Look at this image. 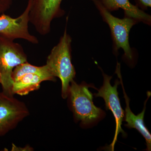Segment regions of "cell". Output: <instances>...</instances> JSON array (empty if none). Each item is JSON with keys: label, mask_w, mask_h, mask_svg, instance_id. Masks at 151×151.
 I'll list each match as a JSON object with an SVG mask.
<instances>
[{"label": "cell", "mask_w": 151, "mask_h": 151, "mask_svg": "<svg viewBox=\"0 0 151 151\" xmlns=\"http://www.w3.org/2000/svg\"><path fill=\"white\" fill-rule=\"evenodd\" d=\"M65 28L59 42L47 57L46 64L52 75L61 80V95L65 99L68 97L70 82L76 75L75 69L71 62L72 40Z\"/></svg>", "instance_id": "6da1fadb"}, {"label": "cell", "mask_w": 151, "mask_h": 151, "mask_svg": "<svg viewBox=\"0 0 151 151\" xmlns=\"http://www.w3.org/2000/svg\"><path fill=\"white\" fill-rule=\"evenodd\" d=\"M89 87L92 86L84 82L78 84L73 80L70 82L68 95L75 119L86 126L97 122L103 113L100 108L94 105Z\"/></svg>", "instance_id": "7a4b0ae2"}, {"label": "cell", "mask_w": 151, "mask_h": 151, "mask_svg": "<svg viewBox=\"0 0 151 151\" xmlns=\"http://www.w3.org/2000/svg\"><path fill=\"white\" fill-rule=\"evenodd\" d=\"M13 40L0 35V74L2 92L13 96L12 73L17 66L27 62V55L22 47Z\"/></svg>", "instance_id": "3957f363"}, {"label": "cell", "mask_w": 151, "mask_h": 151, "mask_svg": "<svg viewBox=\"0 0 151 151\" xmlns=\"http://www.w3.org/2000/svg\"><path fill=\"white\" fill-rule=\"evenodd\" d=\"M103 20L108 24L111 29L115 50L122 48L125 56L130 60L133 59V53L129 43V34L132 27L137 21L132 18L126 17L120 19L113 16L101 2L100 0H92Z\"/></svg>", "instance_id": "277c9868"}, {"label": "cell", "mask_w": 151, "mask_h": 151, "mask_svg": "<svg viewBox=\"0 0 151 151\" xmlns=\"http://www.w3.org/2000/svg\"><path fill=\"white\" fill-rule=\"evenodd\" d=\"M63 0H32L29 14V22L42 35L48 34L52 22L62 17L64 11L60 7Z\"/></svg>", "instance_id": "5b68a950"}, {"label": "cell", "mask_w": 151, "mask_h": 151, "mask_svg": "<svg viewBox=\"0 0 151 151\" xmlns=\"http://www.w3.org/2000/svg\"><path fill=\"white\" fill-rule=\"evenodd\" d=\"M29 113L23 102L0 92V137L14 129Z\"/></svg>", "instance_id": "8992f818"}, {"label": "cell", "mask_w": 151, "mask_h": 151, "mask_svg": "<svg viewBox=\"0 0 151 151\" xmlns=\"http://www.w3.org/2000/svg\"><path fill=\"white\" fill-rule=\"evenodd\" d=\"M32 0H29L23 12L16 18L4 13L0 16V35L15 40L23 39L33 44H37L39 40L36 37L30 33L29 30V14Z\"/></svg>", "instance_id": "52a82bcc"}, {"label": "cell", "mask_w": 151, "mask_h": 151, "mask_svg": "<svg viewBox=\"0 0 151 151\" xmlns=\"http://www.w3.org/2000/svg\"><path fill=\"white\" fill-rule=\"evenodd\" d=\"M102 71L103 76V85L99 90L98 92L94 95L96 97H101L105 100V107L107 110H110L113 113L116 123V132L114 139L111 147L112 150H113L115 143L117 141V137L120 133H122L124 137L126 134L122 129V123L124 121V112L121 107L119 94L117 91L118 86L120 84V81L116 80L115 85L112 86L111 81L112 76H109Z\"/></svg>", "instance_id": "ba28073f"}, {"label": "cell", "mask_w": 151, "mask_h": 151, "mask_svg": "<svg viewBox=\"0 0 151 151\" xmlns=\"http://www.w3.org/2000/svg\"><path fill=\"white\" fill-rule=\"evenodd\" d=\"M117 68H116V73L118 76V77L120 78V83L122 84V87L124 91V97L125 98L126 103V112H125V118L124 121L127 123L125 124V126L129 128H133L137 130L142 134L146 140L147 149L146 150L150 151L151 150V135L148 130L147 129L145 125L144 122V116L145 112L146 104L147 101L151 96V92H148L147 98L146 100L144 103V109L142 113L135 115L132 113L129 107V99L127 96L125 90L123 81H122V75L120 72V64H117Z\"/></svg>", "instance_id": "9c48e42d"}, {"label": "cell", "mask_w": 151, "mask_h": 151, "mask_svg": "<svg viewBox=\"0 0 151 151\" xmlns=\"http://www.w3.org/2000/svg\"><path fill=\"white\" fill-rule=\"evenodd\" d=\"M101 2L109 12L118 10L119 9L124 10L126 17L132 18L138 22H142L150 24V16L141 10L137 6L130 2L129 0H100Z\"/></svg>", "instance_id": "30bf717a"}, {"label": "cell", "mask_w": 151, "mask_h": 151, "mask_svg": "<svg viewBox=\"0 0 151 151\" xmlns=\"http://www.w3.org/2000/svg\"><path fill=\"white\" fill-rule=\"evenodd\" d=\"M54 81L51 77L46 75L35 73H29L23 76L13 84V94L21 96L27 95L40 87L41 83L44 81Z\"/></svg>", "instance_id": "8fae6325"}, {"label": "cell", "mask_w": 151, "mask_h": 151, "mask_svg": "<svg viewBox=\"0 0 151 151\" xmlns=\"http://www.w3.org/2000/svg\"><path fill=\"white\" fill-rule=\"evenodd\" d=\"M29 73L46 75L55 80V77L52 75L46 64L43 66H37L32 65L28 62L19 64L14 68L12 73V78L14 82L23 76Z\"/></svg>", "instance_id": "7c38bea8"}, {"label": "cell", "mask_w": 151, "mask_h": 151, "mask_svg": "<svg viewBox=\"0 0 151 151\" xmlns=\"http://www.w3.org/2000/svg\"><path fill=\"white\" fill-rule=\"evenodd\" d=\"M12 0H0V14L4 13L11 7Z\"/></svg>", "instance_id": "4fadbf2b"}, {"label": "cell", "mask_w": 151, "mask_h": 151, "mask_svg": "<svg viewBox=\"0 0 151 151\" xmlns=\"http://www.w3.org/2000/svg\"><path fill=\"white\" fill-rule=\"evenodd\" d=\"M143 7L147 8L151 6V0H137Z\"/></svg>", "instance_id": "5bb4252c"}, {"label": "cell", "mask_w": 151, "mask_h": 151, "mask_svg": "<svg viewBox=\"0 0 151 151\" xmlns=\"http://www.w3.org/2000/svg\"><path fill=\"white\" fill-rule=\"evenodd\" d=\"M1 74H0V83H1Z\"/></svg>", "instance_id": "9a60e30c"}]
</instances>
